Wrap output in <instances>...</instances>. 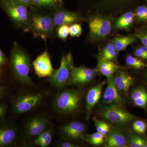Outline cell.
I'll return each mask as SVG.
<instances>
[{"label":"cell","mask_w":147,"mask_h":147,"mask_svg":"<svg viewBox=\"0 0 147 147\" xmlns=\"http://www.w3.org/2000/svg\"><path fill=\"white\" fill-rule=\"evenodd\" d=\"M137 38L136 36L133 35L117 37L113 39L112 42L117 52H121L125 50L127 46L134 43Z\"/></svg>","instance_id":"cell-22"},{"label":"cell","mask_w":147,"mask_h":147,"mask_svg":"<svg viewBox=\"0 0 147 147\" xmlns=\"http://www.w3.org/2000/svg\"><path fill=\"white\" fill-rule=\"evenodd\" d=\"M136 15L139 20L147 21V7L142 5L138 7L136 10Z\"/></svg>","instance_id":"cell-32"},{"label":"cell","mask_w":147,"mask_h":147,"mask_svg":"<svg viewBox=\"0 0 147 147\" xmlns=\"http://www.w3.org/2000/svg\"><path fill=\"white\" fill-rule=\"evenodd\" d=\"M132 128L135 132L140 134L146 133L147 129V124L142 120L134 121L132 124Z\"/></svg>","instance_id":"cell-29"},{"label":"cell","mask_w":147,"mask_h":147,"mask_svg":"<svg viewBox=\"0 0 147 147\" xmlns=\"http://www.w3.org/2000/svg\"><path fill=\"white\" fill-rule=\"evenodd\" d=\"M134 55L137 57L141 58V59H144L147 60V57L144 54V53L140 50V48H137L134 51Z\"/></svg>","instance_id":"cell-38"},{"label":"cell","mask_w":147,"mask_h":147,"mask_svg":"<svg viewBox=\"0 0 147 147\" xmlns=\"http://www.w3.org/2000/svg\"><path fill=\"white\" fill-rule=\"evenodd\" d=\"M125 61L126 64L132 68L141 69L147 67L146 63L131 55H127L125 57Z\"/></svg>","instance_id":"cell-27"},{"label":"cell","mask_w":147,"mask_h":147,"mask_svg":"<svg viewBox=\"0 0 147 147\" xmlns=\"http://www.w3.org/2000/svg\"><path fill=\"white\" fill-rule=\"evenodd\" d=\"M96 69L86 67H74L69 84L73 86L87 84L92 81L95 77Z\"/></svg>","instance_id":"cell-13"},{"label":"cell","mask_w":147,"mask_h":147,"mask_svg":"<svg viewBox=\"0 0 147 147\" xmlns=\"http://www.w3.org/2000/svg\"><path fill=\"white\" fill-rule=\"evenodd\" d=\"M107 86L102 97V105H116L123 107L125 100L122 94L115 86L113 77L107 79Z\"/></svg>","instance_id":"cell-10"},{"label":"cell","mask_w":147,"mask_h":147,"mask_svg":"<svg viewBox=\"0 0 147 147\" xmlns=\"http://www.w3.org/2000/svg\"><path fill=\"white\" fill-rule=\"evenodd\" d=\"M108 3H110V4H118L119 3L123 2L125 0H105Z\"/></svg>","instance_id":"cell-40"},{"label":"cell","mask_w":147,"mask_h":147,"mask_svg":"<svg viewBox=\"0 0 147 147\" xmlns=\"http://www.w3.org/2000/svg\"><path fill=\"white\" fill-rule=\"evenodd\" d=\"M59 147H79L78 145L75 144L69 141H64L61 142L58 145Z\"/></svg>","instance_id":"cell-37"},{"label":"cell","mask_w":147,"mask_h":147,"mask_svg":"<svg viewBox=\"0 0 147 147\" xmlns=\"http://www.w3.org/2000/svg\"><path fill=\"white\" fill-rule=\"evenodd\" d=\"M74 67L73 57L71 53L63 55L61 59L59 67L48 77L47 82L57 88H63L69 84Z\"/></svg>","instance_id":"cell-5"},{"label":"cell","mask_w":147,"mask_h":147,"mask_svg":"<svg viewBox=\"0 0 147 147\" xmlns=\"http://www.w3.org/2000/svg\"><path fill=\"white\" fill-rule=\"evenodd\" d=\"M147 139V138H146Z\"/></svg>","instance_id":"cell-45"},{"label":"cell","mask_w":147,"mask_h":147,"mask_svg":"<svg viewBox=\"0 0 147 147\" xmlns=\"http://www.w3.org/2000/svg\"><path fill=\"white\" fill-rule=\"evenodd\" d=\"M93 120L94 121L95 126L96 128V131L97 132L101 133L102 129L108 123L105 122L104 121L100 120L96 118V117H94Z\"/></svg>","instance_id":"cell-33"},{"label":"cell","mask_w":147,"mask_h":147,"mask_svg":"<svg viewBox=\"0 0 147 147\" xmlns=\"http://www.w3.org/2000/svg\"><path fill=\"white\" fill-rule=\"evenodd\" d=\"M145 78H146V79L147 80V72L146 73V75H145Z\"/></svg>","instance_id":"cell-44"},{"label":"cell","mask_w":147,"mask_h":147,"mask_svg":"<svg viewBox=\"0 0 147 147\" xmlns=\"http://www.w3.org/2000/svg\"><path fill=\"white\" fill-rule=\"evenodd\" d=\"M113 81L117 88L123 95L129 97V91L134 84V79L124 68L119 69L113 76Z\"/></svg>","instance_id":"cell-15"},{"label":"cell","mask_w":147,"mask_h":147,"mask_svg":"<svg viewBox=\"0 0 147 147\" xmlns=\"http://www.w3.org/2000/svg\"><path fill=\"white\" fill-rule=\"evenodd\" d=\"M53 129L50 127L36 137L34 140V144L41 147H48L53 141Z\"/></svg>","instance_id":"cell-23"},{"label":"cell","mask_w":147,"mask_h":147,"mask_svg":"<svg viewBox=\"0 0 147 147\" xmlns=\"http://www.w3.org/2000/svg\"><path fill=\"white\" fill-rule=\"evenodd\" d=\"M135 106L147 112V91L143 87H138L132 91L130 95Z\"/></svg>","instance_id":"cell-20"},{"label":"cell","mask_w":147,"mask_h":147,"mask_svg":"<svg viewBox=\"0 0 147 147\" xmlns=\"http://www.w3.org/2000/svg\"><path fill=\"white\" fill-rule=\"evenodd\" d=\"M104 146L106 147H125L128 146L127 137L121 130L114 129L108 134L104 142Z\"/></svg>","instance_id":"cell-19"},{"label":"cell","mask_w":147,"mask_h":147,"mask_svg":"<svg viewBox=\"0 0 147 147\" xmlns=\"http://www.w3.org/2000/svg\"><path fill=\"white\" fill-rule=\"evenodd\" d=\"M89 36L94 40H101L110 34L112 28L111 20L101 15H95L88 21Z\"/></svg>","instance_id":"cell-8"},{"label":"cell","mask_w":147,"mask_h":147,"mask_svg":"<svg viewBox=\"0 0 147 147\" xmlns=\"http://www.w3.org/2000/svg\"><path fill=\"white\" fill-rule=\"evenodd\" d=\"M84 94L81 89H67L57 95L54 101L56 111L62 115H68L78 110Z\"/></svg>","instance_id":"cell-2"},{"label":"cell","mask_w":147,"mask_h":147,"mask_svg":"<svg viewBox=\"0 0 147 147\" xmlns=\"http://www.w3.org/2000/svg\"><path fill=\"white\" fill-rule=\"evenodd\" d=\"M104 137V135L97 131L93 134H86L85 140L91 144L98 146L103 144Z\"/></svg>","instance_id":"cell-28"},{"label":"cell","mask_w":147,"mask_h":147,"mask_svg":"<svg viewBox=\"0 0 147 147\" xmlns=\"http://www.w3.org/2000/svg\"><path fill=\"white\" fill-rule=\"evenodd\" d=\"M128 146L147 147V139L137 134H131L127 137Z\"/></svg>","instance_id":"cell-26"},{"label":"cell","mask_w":147,"mask_h":147,"mask_svg":"<svg viewBox=\"0 0 147 147\" xmlns=\"http://www.w3.org/2000/svg\"><path fill=\"white\" fill-rule=\"evenodd\" d=\"M11 1H13L15 2L23 4L27 6L28 8L32 9L34 7L32 4L31 0H11Z\"/></svg>","instance_id":"cell-36"},{"label":"cell","mask_w":147,"mask_h":147,"mask_svg":"<svg viewBox=\"0 0 147 147\" xmlns=\"http://www.w3.org/2000/svg\"><path fill=\"white\" fill-rule=\"evenodd\" d=\"M5 90L4 87L0 86V99L3 96L5 93Z\"/></svg>","instance_id":"cell-42"},{"label":"cell","mask_w":147,"mask_h":147,"mask_svg":"<svg viewBox=\"0 0 147 147\" xmlns=\"http://www.w3.org/2000/svg\"><path fill=\"white\" fill-rule=\"evenodd\" d=\"M1 75H2L1 71V70H0V79H1Z\"/></svg>","instance_id":"cell-43"},{"label":"cell","mask_w":147,"mask_h":147,"mask_svg":"<svg viewBox=\"0 0 147 147\" xmlns=\"http://www.w3.org/2000/svg\"><path fill=\"white\" fill-rule=\"evenodd\" d=\"M50 120L46 116L42 115L32 117L24 127V136L27 139L36 138L50 127Z\"/></svg>","instance_id":"cell-9"},{"label":"cell","mask_w":147,"mask_h":147,"mask_svg":"<svg viewBox=\"0 0 147 147\" xmlns=\"http://www.w3.org/2000/svg\"><path fill=\"white\" fill-rule=\"evenodd\" d=\"M110 129H111V128H110V125L108 124L102 129V131H101L100 133L102 134V135H104V136H105V135L109 134V132L111 131Z\"/></svg>","instance_id":"cell-39"},{"label":"cell","mask_w":147,"mask_h":147,"mask_svg":"<svg viewBox=\"0 0 147 147\" xmlns=\"http://www.w3.org/2000/svg\"><path fill=\"white\" fill-rule=\"evenodd\" d=\"M34 7L39 8L56 10L61 7L63 0H31Z\"/></svg>","instance_id":"cell-24"},{"label":"cell","mask_w":147,"mask_h":147,"mask_svg":"<svg viewBox=\"0 0 147 147\" xmlns=\"http://www.w3.org/2000/svg\"><path fill=\"white\" fill-rule=\"evenodd\" d=\"M82 28L80 24L77 23L71 24L69 26V35L73 37H78L82 34Z\"/></svg>","instance_id":"cell-30"},{"label":"cell","mask_w":147,"mask_h":147,"mask_svg":"<svg viewBox=\"0 0 147 147\" xmlns=\"http://www.w3.org/2000/svg\"><path fill=\"white\" fill-rule=\"evenodd\" d=\"M36 74L39 78L49 77L54 70L50 55L47 50L39 55L32 63Z\"/></svg>","instance_id":"cell-12"},{"label":"cell","mask_w":147,"mask_h":147,"mask_svg":"<svg viewBox=\"0 0 147 147\" xmlns=\"http://www.w3.org/2000/svg\"><path fill=\"white\" fill-rule=\"evenodd\" d=\"M57 33L60 38L65 40L69 35V26L68 25H63L58 27Z\"/></svg>","instance_id":"cell-31"},{"label":"cell","mask_w":147,"mask_h":147,"mask_svg":"<svg viewBox=\"0 0 147 147\" xmlns=\"http://www.w3.org/2000/svg\"><path fill=\"white\" fill-rule=\"evenodd\" d=\"M55 27L52 17L33 10L30 15V22L25 30L31 32L36 37L45 40L52 35Z\"/></svg>","instance_id":"cell-3"},{"label":"cell","mask_w":147,"mask_h":147,"mask_svg":"<svg viewBox=\"0 0 147 147\" xmlns=\"http://www.w3.org/2000/svg\"><path fill=\"white\" fill-rule=\"evenodd\" d=\"M10 61L13 74L19 82L27 86L34 85L29 76L31 68L30 57L16 43L13 44L11 51Z\"/></svg>","instance_id":"cell-1"},{"label":"cell","mask_w":147,"mask_h":147,"mask_svg":"<svg viewBox=\"0 0 147 147\" xmlns=\"http://www.w3.org/2000/svg\"><path fill=\"white\" fill-rule=\"evenodd\" d=\"M136 36L140 40L143 45L147 48V32L143 34L137 35Z\"/></svg>","instance_id":"cell-35"},{"label":"cell","mask_w":147,"mask_h":147,"mask_svg":"<svg viewBox=\"0 0 147 147\" xmlns=\"http://www.w3.org/2000/svg\"><path fill=\"white\" fill-rule=\"evenodd\" d=\"M7 106L3 102L0 103V120L4 118L7 113Z\"/></svg>","instance_id":"cell-34"},{"label":"cell","mask_w":147,"mask_h":147,"mask_svg":"<svg viewBox=\"0 0 147 147\" xmlns=\"http://www.w3.org/2000/svg\"><path fill=\"white\" fill-rule=\"evenodd\" d=\"M43 96L39 92H27L16 96L12 101L13 113L22 114L33 110L41 103Z\"/></svg>","instance_id":"cell-7"},{"label":"cell","mask_w":147,"mask_h":147,"mask_svg":"<svg viewBox=\"0 0 147 147\" xmlns=\"http://www.w3.org/2000/svg\"><path fill=\"white\" fill-rule=\"evenodd\" d=\"M106 82L105 81L100 82L91 88L87 93L86 106L87 119H90L94 106L100 100L103 87Z\"/></svg>","instance_id":"cell-16"},{"label":"cell","mask_w":147,"mask_h":147,"mask_svg":"<svg viewBox=\"0 0 147 147\" xmlns=\"http://www.w3.org/2000/svg\"><path fill=\"white\" fill-rule=\"evenodd\" d=\"M98 112L102 118L118 126L124 127L136 119L135 116L127 112L123 107L116 105H100Z\"/></svg>","instance_id":"cell-4"},{"label":"cell","mask_w":147,"mask_h":147,"mask_svg":"<svg viewBox=\"0 0 147 147\" xmlns=\"http://www.w3.org/2000/svg\"><path fill=\"white\" fill-rule=\"evenodd\" d=\"M53 14L52 19L55 26L71 25L80 21L81 17L78 13L68 11L59 10Z\"/></svg>","instance_id":"cell-17"},{"label":"cell","mask_w":147,"mask_h":147,"mask_svg":"<svg viewBox=\"0 0 147 147\" xmlns=\"http://www.w3.org/2000/svg\"><path fill=\"white\" fill-rule=\"evenodd\" d=\"M96 57L97 60V70L107 79L113 77L116 71L119 69L125 68L123 67L118 65L117 63L105 59L99 54Z\"/></svg>","instance_id":"cell-18"},{"label":"cell","mask_w":147,"mask_h":147,"mask_svg":"<svg viewBox=\"0 0 147 147\" xmlns=\"http://www.w3.org/2000/svg\"><path fill=\"white\" fill-rule=\"evenodd\" d=\"M5 62V59L2 51L0 49V66L3 65Z\"/></svg>","instance_id":"cell-41"},{"label":"cell","mask_w":147,"mask_h":147,"mask_svg":"<svg viewBox=\"0 0 147 147\" xmlns=\"http://www.w3.org/2000/svg\"><path fill=\"white\" fill-rule=\"evenodd\" d=\"M103 59L117 63V51L116 50L113 42L107 44L99 54Z\"/></svg>","instance_id":"cell-25"},{"label":"cell","mask_w":147,"mask_h":147,"mask_svg":"<svg viewBox=\"0 0 147 147\" xmlns=\"http://www.w3.org/2000/svg\"><path fill=\"white\" fill-rule=\"evenodd\" d=\"M18 137L16 125L7 122L0 123V147L10 146L15 143Z\"/></svg>","instance_id":"cell-14"},{"label":"cell","mask_w":147,"mask_h":147,"mask_svg":"<svg viewBox=\"0 0 147 147\" xmlns=\"http://www.w3.org/2000/svg\"><path fill=\"white\" fill-rule=\"evenodd\" d=\"M0 5L11 20L22 27H28L30 20L27 6L11 0H0Z\"/></svg>","instance_id":"cell-6"},{"label":"cell","mask_w":147,"mask_h":147,"mask_svg":"<svg viewBox=\"0 0 147 147\" xmlns=\"http://www.w3.org/2000/svg\"><path fill=\"white\" fill-rule=\"evenodd\" d=\"M60 130L62 136L68 141H79L85 139L86 137V125L81 122L69 123L61 126Z\"/></svg>","instance_id":"cell-11"},{"label":"cell","mask_w":147,"mask_h":147,"mask_svg":"<svg viewBox=\"0 0 147 147\" xmlns=\"http://www.w3.org/2000/svg\"><path fill=\"white\" fill-rule=\"evenodd\" d=\"M134 14L131 11L125 12L116 21L115 28L119 30H128L134 21Z\"/></svg>","instance_id":"cell-21"}]
</instances>
